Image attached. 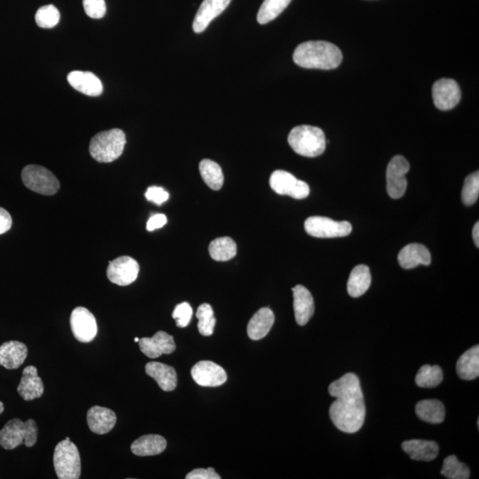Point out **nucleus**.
I'll return each mask as SVG.
<instances>
[{
  "mask_svg": "<svg viewBox=\"0 0 479 479\" xmlns=\"http://www.w3.org/2000/svg\"><path fill=\"white\" fill-rule=\"evenodd\" d=\"M330 396L336 398L329 408L334 426L346 433L361 429L366 416L364 398L356 375L348 373L329 387Z\"/></svg>",
  "mask_w": 479,
  "mask_h": 479,
  "instance_id": "1",
  "label": "nucleus"
},
{
  "mask_svg": "<svg viewBox=\"0 0 479 479\" xmlns=\"http://www.w3.org/2000/svg\"><path fill=\"white\" fill-rule=\"evenodd\" d=\"M293 60L301 68L330 71L342 63L343 53L332 43L307 41L297 47Z\"/></svg>",
  "mask_w": 479,
  "mask_h": 479,
  "instance_id": "2",
  "label": "nucleus"
},
{
  "mask_svg": "<svg viewBox=\"0 0 479 479\" xmlns=\"http://www.w3.org/2000/svg\"><path fill=\"white\" fill-rule=\"evenodd\" d=\"M288 141L297 154L306 158H317L324 153L326 150L325 134L316 126L295 127L289 133Z\"/></svg>",
  "mask_w": 479,
  "mask_h": 479,
  "instance_id": "3",
  "label": "nucleus"
},
{
  "mask_svg": "<svg viewBox=\"0 0 479 479\" xmlns=\"http://www.w3.org/2000/svg\"><path fill=\"white\" fill-rule=\"evenodd\" d=\"M126 144L125 133L120 129L104 130L91 140L89 151L99 163H112L123 154Z\"/></svg>",
  "mask_w": 479,
  "mask_h": 479,
  "instance_id": "4",
  "label": "nucleus"
},
{
  "mask_svg": "<svg viewBox=\"0 0 479 479\" xmlns=\"http://www.w3.org/2000/svg\"><path fill=\"white\" fill-rule=\"evenodd\" d=\"M38 429L34 420L23 422L20 419H13L7 422L0 431V445L6 450L16 448L25 445L31 448L38 441Z\"/></svg>",
  "mask_w": 479,
  "mask_h": 479,
  "instance_id": "5",
  "label": "nucleus"
},
{
  "mask_svg": "<svg viewBox=\"0 0 479 479\" xmlns=\"http://www.w3.org/2000/svg\"><path fill=\"white\" fill-rule=\"evenodd\" d=\"M53 466L58 478L78 479L81 476V458L77 445L71 439L58 443L53 453Z\"/></svg>",
  "mask_w": 479,
  "mask_h": 479,
  "instance_id": "6",
  "label": "nucleus"
},
{
  "mask_svg": "<svg viewBox=\"0 0 479 479\" xmlns=\"http://www.w3.org/2000/svg\"><path fill=\"white\" fill-rule=\"evenodd\" d=\"M21 180L25 187L40 195H53L60 190L59 180L43 166L25 167L21 172Z\"/></svg>",
  "mask_w": 479,
  "mask_h": 479,
  "instance_id": "7",
  "label": "nucleus"
},
{
  "mask_svg": "<svg viewBox=\"0 0 479 479\" xmlns=\"http://www.w3.org/2000/svg\"><path fill=\"white\" fill-rule=\"evenodd\" d=\"M304 230L311 237L316 238L346 237L353 231L348 221H335L329 217H310L304 222Z\"/></svg>",
  "mask_w": 479,
  "mask_h": 479,
  "instance_id": "8",
  "label": "nucleus"
},
{
  "mask_svg": "<svg viewBox=\"0 0 479 479\" xmlns=\"http://www.w3.org/2000/svg\"><path fill=\"white\" fill-rule=\"evenodd\" d=\"M270 186L275 193L289 195L295 199H304L310 194V187L303 180H297L292 173L278 170L272 173Z\"/></svg>",
  "mask_w": 479,
  "mask_h": 479,
  "instance_id": "9",
  "label": "nucleus"
},
{
  "mask_svg": "<svg viewBox=\"0 0 479 479\" xmlns=\"http://www.w3.org/2000/svg\"><path fill=\"white\" fill-rule=\"evenodd\" d=\"M410 165L405 158L396 155L391 160L387 167V192L391 198L399 199L405 195L408 181L406 174L408 172Z\"/></svg>",
  "mask_w": 479,
  "mask_h": 479,
  "instance_id": "10",
  "label": "nucleus"
},
{
  "mask_svg": "<svg viewBox=\"0 0 479 479\" xmlns=\"http://www.w3.org/2000/svg\"><path fill=\"white\" fill-rule=\"evenodd\" d=\"M139 272L140 266L137 261L133 257L123 256L110 262L107 277L114 284L128 286L136 281Z\"/></svg>",
  "mask_w": 479,
  "mask_h": 479,
  "instance_id": "11",
  "label": "nucleus"
},
{
  "mask_svg": "<svg viewBox=\"0 0 479 479\" xmlns=\"http://www.w3.org/2000/svg\"><path fill=\"white\" fill-rule=\"evenodd\" d=\"M71 326L72 333L79 342H92L97 336L96 319L85 307H77L72 311Z\"/></svg>",
  "mask_w": 479,
  "mask_h": 479,
  "instance_id": "12",
  "label": "nucleus"
},
{
  "mask_svg": "<svg viewBox=\"0 0 479 479\" xmlns=\"http://www.w3.org/2000/svg\"><path fill=\"white\" fill-rule=\"evenodd\" d=\"M433 98L438 110H450L460 103L462 92L455 80L442 78L435 82L433 86Z\"/></svg>",
  "mask_w": 479,
  "mask_h": 479,
  "instance_id": "13",
  "label": "nucleus"
},
{
  "mask_svg": "<svg viewBox=\"0 0 479 479\" xmlns=\"http://www.w3.org/2000/svg\"><path fill=\"white\" fill-rule=\"evenodd\" d=\"M195 383L203 387H217L227 382V375L222 366L212 361H199L191 370Z\"/></svg>",
  "mask_w": 479,
  "mask_h": 479,
  "instance_id": "14",
  "label": "nucleus"
},
{
  "mask_svg": "<svg viewBox=\"0 0 479 479\" xmlns=\"http://www.w3.org/2000/svg\"><path fill=\"white\" fill-rule=\"evenodd\" d=\"M139 344L140 351L150 359L170 354L176 350L173 336L165 331H158L153 337H143L139 340Z\"/></svg>",
  "mask_w": 479,
  "mask_h": 479,
  "instance_id": "15",
  "label": "nucleus"
},
{
  "mask_svg": "<svg viewBox=\"0 0 479 479\" xmlns=\"http://www.w3.org/2000/svg\"><path fill=\"white\" fill-rule=\"evenodd\" d=\"M230 2L231 0H203L193 23L195 34L205 31L210 24L227 9Z\"/></svg>",
  "mask_w": 479,
  "mask_h": 479,
  "instance_id": "16",
  "label": "nucleus"
},
{
  "mask_svg": "<svg viewBox=\"0 0 479 479\" xmlns=\"http://www.w3.org/2000/svg\"><path fill=\"white\" fill-rule=\"evenodd\" d=\"M292 292L296 321L299 326L307 325L314 314V297L303 285L294 287Z\"/></svg>",
  "mask_w": 479,
  "mask_h": 479,
  "instance_id": "17",
  "label": "nucleus"
},
{
  "mask_svg": "<svg viewBox=\"0 0 479 479\" xmlns=\"http://www.w3.org/2000/svg\"><path fill=\"white\" fill-rule=\"evenodd\" d=\"M117 423V416L111 409L96 406L87 412V423L93 433L103 435L110 433Z\"/></svg>",
  "mask_w": 479,
  "mask_h": 479,
  "instance_id": "18",
  "label": "nucleus"
},
{
  "mask_svg": "<svg viewBox=\"0 0 479 479\" xmlns=\"http://www.w3.org/2000/svg\"><path fill=\"white\" fill-rule=\"evenodd\" d=\"M67 79L75 90L86 96H99L103 92V83L92 72L72 71L68 75Z\"/></svg>",
  "mask_w": 479,
  "mask_h": 479,
  "instance_id": "19",
  "label": "nucleus"
},
{
  "mask_svg": "<svg viewBox=\"0 0 479 479\" xmlns=\"http://www.w3.org/2000/svg\"><path fill=\"white\" fill-rule=\"evenodd\" d=\"M399 264L404 269H413L420 264L429 266L431 256L429 249L419 243H411L404 247L398 256Z\"/></svg>",
  "mask_w": 479,
  "mask_h": 479,
  "instance_id": "20",
  "label": "nucleus"
},
{
  "mask_svg": "<svg viewBox=\"0 0 479 479\" xmlns=\"http://www.w3.org/2000/svg\"><path fill=\"white\" fill-rule=\"evenodd\" d=\"M18 393L26 401H34L42 396L43 384L38 375V369L34 366H28L24 369Z\"/></svg>",
  "mask_w": 479,
  "mask_h": 479,
  "instance_id": "21",
  "label": "nucleus"
},
{
  "mask_svg": "<svg viewBox=\"0 0 479 479\" xmlns=\"http://www.w3.org/2000/svg\"><path fill=\"white\" fill-rule=\"evenodd\" d=\"M28 348L19 341H9L0 346V365L6 369H16L24 364Z\"/></svg>",
  "mask_w": 479,
  "mask_h": 479,
  "instance_id": "22",
  "label": "nucleus"
},
{
  "mask_svg": "<svg viewBox=\"0 0 479 479\" xmlns=\"http://www.w3.org/2000/svg\"><path fill=\"white\" fill-rule=\"evenodd\" d=\"M145 370L147 375L152 377L163 391H172L176 389L177 377L176 370L172 366L152 361L148 363Z\"/></svg>",
  "mask_w": 479,
  "mask_h": 479,
  "instance_id": "23",
  "label": "nucleus"
},
{
  "mask_svg": "<svg viewBox=\"0 0 479 479\" xmlns=\"http://www.w3.org/2000/svg\"><path fill=\"white\" fill-rule=\"evenodd\" d=\"M402 449L412 460L423 462H431L436 459L439 451L436 442L422 439H412L403 442Z\"/></svg>",
  "mask_w": 479,
  "mask_h": 479,
  "instance_id": "24",
  "label": "nucleus"
},
{
  "mask_svg": "<svg viewBox=\"0 0 479 479\" xmlns=\"http://www.w3.org/2000/svg\"><path fill=\"white\" fill-rule=\"evenodd\" d=\"M274 314L270 308H261L250 319L248 328H247L249 339L257 341L266 337L274 325Z\"/></svg>",
  "mask_w": 479,
  "mask_h": 479,
  "instance_id": "25",
  "label": "nucleus"
},
{
  "mask_svg": "<svg viewBox=\"0 0 479 479\" xmlns=\"http://www.w3.org/2000/svg\"><path fill=\"white\" fill-rule=\"evenodd\" d=\"M165 438L160 435H145L136 439L130 445L133 455L137 456H152L162 453L166 449Z\"/></svg>",
  "mask_w": 479,
  "mask_h": 479,
  "instance_id": "26",
  "label": "nucleus"
},
{
  "mask_svg": "<svg viewBox=\"0 0 479 479\" xmlns=\"http://www.w3.org/2000/svg\"><path fill=\"white\" fill-rule=\"evenodd\" d=\"M457 375L460 379L470 381L479 376V346L470 348L460 357L456 364Z\"/></svg>",
  "mask_w": 479,
  "mask_h": 479,
  "instance_id": "27",
  "label": "nucleus"
},
{
  "mask_svg": "<svg viewBox=\"0 0 479 479\" xmlns=\"http://www.w3.org/2000/svg\"><path fill=\"white\" fill-rule=\"evenodd\" d=\"M371 285V274L369 267L359 264L351 271L347 282V292L351 297H361L368 292Z\"/></svg>",
  "mask_w": 479,
  "mask_h": 479,
  "instance_id": "28",
  "label": "nucleus"
},
{
  "mask_svg": "<svg viewBox=\"0 0 479 479\" xmlns=\"http://www.w3.org/2000/svg\"><path fill=\"white\" fill-rule=\"evenodd\" d=\"M417 416L424 422L438 424L445 419V410L443 403L438 399H424L417 403Z\"/></svg>",
  "mask_w": 479,
  "mask_h": 479,
  "instance_id": "29",
  "label": "nucleus"
},
{
  "mask_svg": "<svg viewBox=\"0 0 479 479\" xmlns=\"http://www.w3.org/2000/svg\"><path fill=\"white\" fill-rule=\"evenodd\" d=\"M200 173L207 186L212 190H220L223 186L224 175L221 167L212 160L205 159L200 163Z\"/></svg>",
  "mask_w": 479,
  "mask_h": 479,
  "instance_id": "30",
  "label": "nucleus"
},
{
  "mask_svg": "<svg viewBox=\"0 0 479 479\" xmlns=\"http://www.w3.org/2000/svg\"><path fill=\"white\" fill-rule=\"evenodd\" d=\"M209 252L214 260L228 261L237 255V243L230 237L217 238L210 243Z\"/></svg>",
  "mask_w": 479,
  "mask_h": 479,
  "instance_id": "31",
  "label": "nucleus"
},
{
  "mask_svg": "<svg viewBox=\"0 0 479 479\" xmlns=\"http://www.w3.org/2000/svg\"><path fill=\"white\" fill-rule=\"evenodd\" d=\"M292 0H264L257 14V21L267 24L277 18Z\"/></svg>",
  "mask_w": 479,
  "mask_h": 479,
  "instance_id": "32",
  "label": "nucleus"
},
{
  "mask_svg": "<svg viewBox=\"0 0 479 479\" xmlns=\"http://www.w3.org/2000/svg\"><path fill=\"white\" fill-rule=\"evenodd\" d=\"M443 372L438 366L424 365L419 369L416 383L421 388H434L442 383Z\"/></svg>",
  "mask_w": 479,
  "mask_h": 479,
  "instance_id": "33",
  "label": "nucleus"
},
{
  "mask_svg": "<svg viewBox=\"0 0 479 479\" xmlns=\"http://www.w3.org/2000/svg\"><path fill=\"white\" fill-rule=\"evenodd\" d=\"M441 474L449 479H468L470 477L469 467L460 463L455 455H449L444 460Z\"/></svg>",
  "mask_w": 479,
  "mask_h": 479,
  "instance_id": "34",
  "label": "nucleus"
},
{
  "mask_svg": "<svg viewBox=\"0 0 479 479\" xmlns=\"http://www.w3.org/2000/svg\"><path fill=\"white\" fill-rule=\"evenodd\" d=\"M197 317L199 319L198 330L201 335L212 336L216 325V318L212 306L209 304H202L198 307Z\"/></svg>",
  "mask_w": 479,
  "mask_h": 479,
  "instance_id": "35",
  "label": "nucleus"
},
{
  "mask_svg": "<svg viewBox=\"0 0 479 479\" xmlns=\"http://www.w3.org/2000/svg\"><path fill=\"white\" fill-rule=\"evenodd\" d=\"M61 14L59 10L53 5L40 7L36 14V23L43 29H52L59 24Z\"/></svg>",
  "mask_w": 479,
  "mask_h": 479,
  "instance_id": "36",
  "label": "nucleus"
},
{
  "mask_svg": "<svg viewBox=\"0 0 479 479\" xmlns=\"http://www.w3.org/2000/svg\"><path fill=\"white\" fill-rule=\"evenodd\" d=\"M479 195V172L470 174L464 180L462 200L464 205L470 206L478 201Z\"/></svg>",
  "mask_w": 479,
  "mask_h": 479,
  "instance_id": "37",
  "label": "nucleus"
},
{
  "mask_svg": "<svg viewBox=\"0 0 479 479\" xmlns=\"http://www.w3.org/2000/svg\"><path fill=\"white\" fill-rule=\"evenodd\" d=\"M193 315V309L190 304L183 302L175 307L172 313V318L175 319L179 328H186L190 324Z\"/></svg>",
  "mask_w": 479,
  "mask_h": 479,
  "instance_id": "38",
  "label": "nucleus"
},
{
  "mask_svg": "<svg viewBox=\"0 0 479 479\" xmlns=\"http://www.w3.org/2000/svg\"><path fill=\"white\" fill-rule=\"evenodd\" d=\"M83 6L87 16L93 19H101L106 14L105 0H83Z\"/></svg>",
  "mask_w": 479,
  "mask_h": 479,
  "instance_id": "39",
  "label": "nucleus"
},
{
  "mask_svg": "<svg viewBox=\"0 0 479 479\" xmlns=\"http://www.w3.org/2000/svg\"><path fill=\"white\" fill-rule=\"evenodd\" d=\"M145 197H146L148 201L161 205L169 199L170 195L168 192H166L162 187H150L148 188Z\"/></svg>",
  "mask_w": 479,
  "mask_h": 479,
  "instance_id": "40",
  "label": "nucleus"
},
{
  "mask_svg": "<svg viewBox=\"0 0 479 479\" xmlns=\"http://www.w3.org/2000/svg\"><path fill=\"white\" fill-rule=\"evenodd\" d=\"M187 479H220L219 474L216 473L213 468L208 469H195L187 474Z\"/></svg>",
  "mask_w": 479,
  "mask_h": 479,
  "instance_id": "41",
  "label": "nucleus"
},
{
  "mask_svg": "<svg viewBox=\"0 0 479 479\" xmlns=\"http://www.w3.org/2000/svg\"><path fill=\"white\" fill-rule=\"evenodd\" d=\"M167 223V217L163 214H155L152 216L147 223L148 231L152 232L162 228Z\"/></svg>",
  "mask_w": 479,
  "mask_h": 479,
  "instance_id": "42",
  "label": "nucleus"
},
{
  "mask_svg": "<svg viewBox=\"0 0 479 479\" xmlns=\"http://www.w3.org/2000/svg\"><path fill=\"white\" fill-rule=\"evenodd\" d=\"M12 227V217L5 209L0 207V235L6 233Z\"/></svg>",
  "mask_w": 479,
  "mask_h": 479,
  "instance_id": "43",
  "label": "nucleus"
},
{
  "mask_svg": "<svg viewBox=\"0 0 479 479\" xmlns=\"http://www.w3.org/2000/svg\"><path fill=\"white\" fill-rule=\"evenodd\" d=\"M473 237L475 245H476L478 248V246H479V223L478 222L475 224V226H474V228H473Z\"/></svg>",
  "mask_w": 479,
  "mask_h": 479,
  "instance_id": "44",
  "label": "nucleus"
},
{
  "mask_svg": "<svg viewBox=\"0 0 479 479\" xmlns=\"http://www.w3.org/2000/svg\"><path fill=\"white\" fill-rule=\"evenodd\" d=\"M4 412V404L1 401H0V415Z\"/></svg>",
  "mask_w": 479,
  "mask_h": 479,
  "instance_id": "45",
  "label": "nucleus"
},
{
  "mask_svg": "<svg viewBox=\"0 0 479 479\" xmlns=\"http://www.w3.org/2000/svg\"><path fill=\"white\" fill-rule=\"evenodd\" d=\"M139 340H140V339H138V337H136V339H134V342H135V343H139Z\"/></svg>",
  "mask_w": 479,
  "mask_h": 479,
  "instance_id": "46",
  "label": "nucleus"
}]
</instances>
